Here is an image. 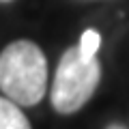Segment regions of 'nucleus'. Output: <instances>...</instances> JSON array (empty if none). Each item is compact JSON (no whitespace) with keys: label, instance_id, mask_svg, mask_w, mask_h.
Segmentation results:
<instances>
[{"label":"nucleus","instance_id":"obj_1","mask_svg":"<svg viewBox=\"0 0 129 129\" xmlns=\"http://www.w3.org/2000/svg\"><path fill=\"white\" fill-rule=\"evenodd\" d=\"M0 90L17 106H37L47 90V60L35 41L17 39L0 52Z\"/></svg>","mask_w":129,"mask_h":129},{"label":"nucleus","instance_id":"obj_4","mask_svg":"<svg viewBox=\"0 0 129 129\" xmlns=\"http://www.w3.org/2000/svg\"><path fill=\"white\" fill-rule=\"evenodd\" d=\"M99 45H101V37H99V32L92 30V28L84 30L82 39H80V43H78L80 52H82L84 56H97V50H99Z\"/></svg>","mask_w":129,"mask_h":129},{"label":"nucleus","instance_id":"obj_7","mask_svg":"<svg viewBox=\"0 0 129 129\" xmlns=\"http://www.w3.org/2000/svg\"><path fill=\"white\" fill-rule=\"evenodd\" d=\"M82 2H92V0H82Z\"/></svg>","mask_w":129,"mask_h":129},{"label":"nucleus","instance_id":"obj_5","mask_svg":"<svg viewBox=\"0 0 129 129\" xmlns=\"http://www.w3.org/2000/svg\"><path fill=\"white\" fill-rule=\"evenodd\" d=\"M108 129H123V127H118V125H112V127H108Z\"/></svg>","mask_w":129,"mask_h":129},{"label":"nucleus","instance_id":"obj_2","mask_svg":"<svg viewBox=\"0 0 129 129\" xmlns=\"http://www.w3.org/2000/svg\"><path fill=\"white\" fill-rule=\"evenodd\" d=\"M101 80V64L97 56H84L78 45L69 47L58 60L52 82L50 99L58 114H73L82 110L95 95Z\"/></svg>","mask_w":129,"mask_h":129},{"label":"nucleus","instance_id":"obj_6","mask_svg":"<svg viewBox=\"0 0 129 129\" xmlns=\"http://www.w3.org/2000/svg\"><path fill=\"white\" fill-rule=\"evenodd\" d=\"M0 2H2V5H5V2H13V0H0Z\"/></svg>","mask_w":129,"mask_h":129},{"label":"nucleus","instance_id":"obj_3","mask_svg":"<svg viewBox=\"0 0 129 129\" xmlns=\"http://www.w3.org/2000/svg\"><path fill=\"white\" fill-rule=\"evenodd\" d=\"M0 129H32L22 108L5 95H0Z\"/></svg>","mask_w":129,"mask_h":129}]
</instances>
